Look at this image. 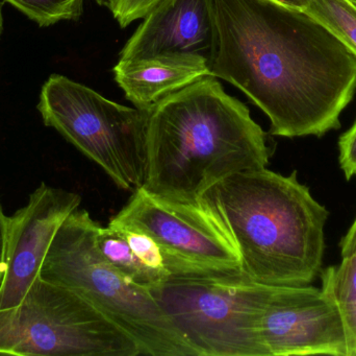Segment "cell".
I'll use <instances>...</instances> for the list:
<instances>
[{"mask_svg":"<svg viewBox=\"0 0 356 356\" xmlns=\"http://www.w3.org/2000/svg\"><path fill=\"white\" fill-rule=\"evenodd\" d=\"M356 177V171L355 173ZM341 255L342 257L351 254L353 251L356 250V217L353 221V225L349 228L340 242Z\"/></svg>","mask_w":356,"mask_h":356,"instance_id":"44dd1931","label":"cell"},{"mask_svg":"<svg viewBox=\"0 0 356 356\" xmlns=\"http://www.w3.org/2000/svg\"><path fill=\"white\" fill-rule=\"evenodd\" d=\"M38 110L44 125L99 165L119 188L135 192L144 185L149 110L123 106L60 75L44 83Z\"/></svg>","mask_w":356,"mask_h":356,"instance_id":"8992f818","label":"cell"},{"mask_svg":"<svg viewBox=\"0 0 356 356\" xmlns=\"http://www.w3.org/2000/svg\"><path fill=\"white\" fill-rule=\"evenodd\" d=\"M211 77L244 92L280 137L341 127L356 91L355 54L305 10L275 0H211Z\"/></svg>","mask_w":356,"mask_h":356,"instance_id":"6da1fadb","label":"cell"},{"mask_svg":"<svg viewBox=\"0 0 356 356\" xmlns=\"http://www.w3.org/2000/svg\"><path fill=\"white\" fill-rule=\"evenodd\" d=\"M2 8H3V3L0 1V38H1L2 31H3V16H2Z\"/></svg>","mask_w":356,"mask_h":356,"instance_id":"603a6c76","label":"cell"},{"mask_svg":"<svg viewBox=\"0 0 356 356\" xmlns=\"http://www.w3.org/2000/svg\"><path fill=\"white\" fill-rule=\"evenodd\" d=\"M215 45L211 0H163L144 17L119 60L180 54L211 62Z\"/></svg>","mask_w":356,"mask_h":356,"instance_id":"8fae6325","label":"cell"},{"mask_svg":"<svg viewBox=\"0 0 356 356\" xmlns=\"http://www.w3.org/2000/svg\"><path fill=\"white\" fill-rule=\"evenodd\" d=\"M108 226L116 229L125 238L136 256L146 268L154 272L162 281L166 279L169 273L165 265L162 249L152 236L129 226L113 223H108Z\"/></svg>","mask_w":356,"mask_h":356,"instance_id":"e0dca14e","label":"cell"},{"mask_svg":"<svg viewBox=\"0 0 356 356\" xmlns=\"http://www.w3.org/2000/svg\"><path fill=\"white\" fill-rule=\"evenodd\" d=\"M267 134L241 100L207 77L149 110L147 175L142 187L178 202L197 203L211 186L240 171L265 169Z\"/></svg>","mask_w":356,"mask_h":356,"instance_id":"7a4b0ae2","label":"cell"},{"mask_svg":"<svg viewBox=\"0 0 356 356\" xmlns=\"http://www.w3.org/2000/svg\"><path fill=\"white\" fill-rule=\"evenodd\" d=\"M39 26L48 27L60 21L77 20L85 0H4Z\"/></svg>","mask_w":356,"mask_h":356,"instance_id":"2e32d148","label":"cell"},{"mask_svg":"<svg viewBox=\"0 0 356 356\" xmlns=\"http://www.w3.org/2000/svg\"><path fill=\"white\" fill-rule=\"evenodd\" d=\"M350 1L356 6V0H350Z\"/></svg>","mask_w":356,"mask_h":356,"instance_id":"d4e9b609","label":"cell"},{"mask_svg":"<svg viewBox=\"0 0 356 356\" xmlns=\"http://www.w3.org/2000/svg\"><path fill=\"white\" fill-rule=\"evenodd\" d=\"M99 6H106V8H110L111 4L113 3L114 0H95Z\"/></svg>","mask_w":356,"mask_h":356,"instance_id":"cb8c5ba5","label":"cell"},{"mask_svg":"<svg viewBox=\"0 0 356 356\" xmlns=\"http://www.w3.org/2000/svg\"><path fill=\"white\" fill-rule=\"evenodd\" d=\"M265 356H348L338 309L321 288L286 286L261 326Z\"/></svg>","mask_w":356,"mask_h":356,"instance_id":"30bf717a","label":"cell"},{"mask_svg":"<svg viewBox=\"0 0 356 356\" xmlns=\"http://www.w3.org/2000/svg\"><path fill=\"white\" fill-rule=\"evenodd\" d=\"M79 194L41 183L26 206L8 217L6 272L0 284V311L22 302L50 245L67 217L79 208Z\"/></svg>","mask_w":356,"mask_h":356,"instance_id":"9c48e42d","label":"cell"},{"mask_svg":"<svg viewBox=\"0 0 356 356\" xmlns=\"http://www.w3.org/2000/svg\"><path fill=\"white\" fill-rule=\"evenodd\" d=\"M95 244L104 261L127 281L149 292L163 284L162 280L136 256L125 238L114 228L108 225L102 227L98 224Z\"/></svg>","mask_w":356,"mask_h":356,"instance_id":"5bb4252c","label":"cell"},{"mask_svg":"<svg viewBox=\"0 0 356 356\" xmlns=\"http://www.w3.org/2000/svg\"><path fill=\"white\" fill-rule=\"evenodd\" d=\"M275 1L291 8H299V10H305L307 4V0H275Z\"/></svg>","mask_w":356,"mask_h":356,"instance_id":"7402d4cb","label":"cell"},{"mask_svg":"<svg viewBox=\"0 0 356 356\" xmlns=\"http://www.w3.org/2000/svg\"><path fill=\"white\" fill-rule=\"evenodd\" d=\"M356 56V6L350 0H307L305 10Z\"/></svg>","mask_w":356,"mask_h":356,"instance_id":"9a60e30c","label":"cell"},{"mask_svg":"<svg viewBox=\"0 0 356 356\" xmlns=\"http://www.w3.org/2000/svg\"><path fill=\"white\" fill-rule=\"evenodd\" d=\"M338 146L339 164L349 181L356 171V119L353 127L341 136Z\"/></svg>","mask_w":356,"mask_h":356,"instance_id":"d6986e66","label":"cell"},{"mask_svg":"<svg viewBox=\"0 0 356 356\" xmlns=\"http://www.w3.org/2000/svg\"><path fill=\"white\" fill-rule=\"evenodd\" d=\"M110 223L145 232L165 256L201 267L241 269L234 240L201 203L178 202L141 187Z\"/></svg>","mask_w":356,"mask_h":356,"instance_id":"ba28073f","label":"cell"},{"mask_svg":"<svg viewBox=\"0 0 356 356\" xmlns=\"http://www.w3.org/2000/svg\"><path fill=\"white\" fill-rule=\"evenodd\" d=\"M97 226L85 209L73 211L56 232L40 277L95 305L137 342L142 355L195 356L154 295L127 281L98 252Z\"/></svg>","mask_w":356,"mask_h":356,"instance_id":"5b68a950","label":"cell"},{"mask_svg":"<svg viewBox=\"0 0 356 356\" xmlns=\"http://www.w3.org/2000/svg\"><path fill=\"white\" fill-rule=\"evenodd\" d=\"M8 217L4 215L0 204V284L6 272V247H8Z\"/></svg>","mask_w":356,"mask_h":356,"instance_id":"ffe728a7","label":"cell"},{"mask_svg":"<svg viewBox=\"0 0 356 356\" xmlns=\"http://www.w3.org/2000/svg\"><path fill=\"white\" fill-rule=\"evenodd\" d=\"M321 288L338 309L346 336L348 356H356V250L320 274Z\"/></svg>","mask_w":356,"mask_h":356,"instance_id":"4fadbf2b","label":"cell"},{"mask_svg":"<svg viewBox=\"0 0 356 356\" xmlns=\"http://www.w3.org/2000/svg\"><path fill=\"white\" fill-rule=\"evenodd\" d=\"M163 0H114L108 10L121 27L129 26L136 20L144 18Z\"/></svg>","mask_w":356,"mask_h":356,"instance_id":"ac0fdd59","label":"cell"},{"mask_svg":"<svg viewBox=\"0 0 356 356\" xmlns=\"http://www.w3.org/2000/svg\"><path fill=\"white\" fill-rule=\"evenodd\" d=\"M113 72L125 98L141 110H150L166 96L211 77L207 59L180 54L119 60Z\"/></svg>","mask_w":356,"mask_h":356,"instance_id":"7c38bea8","label":"cell"},{"mask_svg":"<svg viewBox=\"0 0 356 356\" xmlns=\"http://www.w3.org/2000/svg\"><path fill=\"white\" fill-rule=\"evenodd\" d=\"M0 355L138 356L135 340L74 291L41 277L22 302L0 311Z\"/></svg>","mask_w":356,"mask_h":356,"instance_id":"52a82bcc","label":"cell"},{"mask_svg":"<svg viewBox=\"0 0 356 356\" xmlns=\"http://www.w3.org/2000/svg\"><path fill=\"white\" fill-rule=\"evenodd\" d=\"M164 261L168 276L150 293L195 356H265L261 321L286 286L253 281L241 269Z\"/></svg>","mask_w":356,"mask_h":356,"instance_id":"277c9868","label":"cell"},{"mask_svg":"<svg viewBox=\"0 0 356 356\" xmlns=\"http://www.w3.org/2000/svg\"><path fill=\"white\" fill-rule=\"evenodd\" d=\"M198 202L226 228L241 270L253 281L305 286L321 274L330 211L296 171H240L209 187Z\"/></svg>","mask_w":356,"mask_h":356,"instance_id":"3957f363","label":"cell"}]
</instances>
